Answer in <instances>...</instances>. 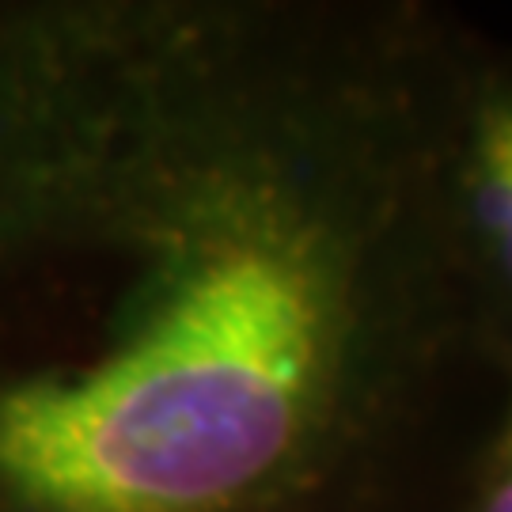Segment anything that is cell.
Returning <instances> with one entry per match:
<instances>
[{
  "mask_svg": "<svg viewBox=\"0 0 512 512\" xmlns=\"http://www.w3.org/2000/svg\"><path fill=\"white\" fill-rule=\"evenodd\" d=\"M459 512H512V387L494 433L478 452Z\"/></svg>",
  "mask_w": 512,
  "mask_h": 512,
  "instance_id": "3957f363",
  "label": "cell"
},
{
  "mask_svg": "<svg viewBox=\"0 0 512 512\" xmlns=\"http://www.w3.org/2000/svg\"><path fill=\"white\" fill-rule=\"evenodd\" d=\"M440 217L463 289L512 376V46L471 31L459 65Z\"/></svg>",
  "mask_w": 512,
  "mask_h": 512,
  "instance_id": "7a4b0ae2",
  "label": "cell"
},
{
  "mask_svg": "<svg viewBox=\"0 0 512 512\" xmlns=\"http://www.w3.org/2000/svg\"><path fill=\"white\" fill-rule=\"evenodd\" d=\"M471 31L0 0V512H459L512 387L440 217Z\"/></svg>",
  "mask_w": 512,
  "mask_h": 512,
  "instance_id": "6da1fadb",
  "label": "cell"
}]
</instances>
